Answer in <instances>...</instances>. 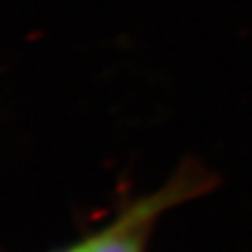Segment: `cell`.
<instances>
[{
  "label": "cell",
  "instance_id": "1",
  "mask_svg": "<svg viewBox=\"0 0 252 252\" xmlns=\"http://www.w3.org/2000/svg\"><path fill=\"white\" fill-rule=\"evenodd\" d=\"M219 185L217 175L201 163L187 159L157 191L131 201L105 226L80 238L78 252H147V240L167 211L199 199Z\"/></svg>",
  "mask_w": 252,
  "mask_h": 252
},
{
  "label": "cell",
  "instance_id": "2",
  "mask_svg": "<svg viewBox=\"0 0 252 252\" xmlns=\"http://www.w3.org/2000/svg\"><path fill=\"white\" fill-rule=\"evenodd\" d=\"M56 252H78V250H76V244H70V246H64V248L56 250Z\"/></svg>",
  "mask_w": 252,
  "mask_h": 252
}]
</instances>
